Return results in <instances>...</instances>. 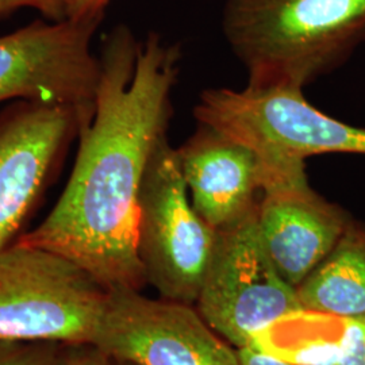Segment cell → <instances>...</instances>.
Here are the masks:
<instances>
[{
    "instance_id": "cell-1",
    "label": "cell",
    "mask_w": 365,
    "mask_h": 365,
    "mask_svg": "<svg viewBox=\"0 0 365 365\" xmlns=\"http://www.w3.org/2000/svg\"><path fill=\"white\" fill-rule=\"evenodd\" d=\"M180 58V48L157 33L138 39L117 25L106 36L93 111L80 122L66 188L18 242L73 261L107 291L146 286L138 200L152 156L168 138Z\"/></svg>"
},
{
    "instance_id": "cell-2",
    "label": "cell",
    "mask_w": 365,
    "mask_h": 365,
    "mask_svg": "<svg viewBox=\"0 0 365 365\" xmlns=\"http://www.w3.org/2000/svg\"><path fill=\"white\" fill-rule=\"evenodd\" d=\"M222 31L255 88L303 90L365 42V0H225Z\"/></svg>"
},
{
    "instance_id": "cell-3",
    "label": "cell",
    "mask_w": 365,
    "mask_h": 365,
    "mask_svg": "<svg viewBox=\"0 0 365 365\" xmlns=\"http://www.w3.org/2000/svg\"><path fill=\"white\" fill-rule=\"evenodd\" d=\"M107 300L64 256L18 241L0 250V341L93 342Z\"/></svg>"
},
{
    "instance_id": "cell-4",
    "label": "cell",
    "mask_w": 365,
    "mask_h": 365,
    "mask_svg": "<svg viewBox=\"0 0 365 365\" xmlns=\"http://www.w3.org/2000/svg\"><path fill=\"white\" fill-rule=\"evenodd\" d=\"M194 115L248 145L265 163H306L325 153L365 156V128L329 117L299 88H210L200 93Z\"/></svg>"
},
{
    "instance_id": "cell-5",
    "label": "cell",
    "mask_w": 365,
    "mask_h": 365,
    "mask_svg": "<svg viewBox=\"0 0 365 365\" xmlns=\"http://www.w3.org/2000/svg\"><path fill=\"white\" fill-rule=\"evenodd\" d=\"M137 252L146 284L160 298L195 304L218 245L220 232L194 209L178 149L157 146L140 191Z\"/></svg>"
},
{
    "instance_id": "cell-6",
    "label": "cell",
    "mask_w": 365,
    "mask_h": 365,
    "mask_svg": "<svg viewBox=\"0 0 365 365\" xmlns=\"http://www.w3.org/2000/svg\"><path fill=\"white\" fill-rule=\"evenodd\" d=\"M257 207L248 217L218 230V245L195 302L197 313L237 349L289 315L303 312L297 288L274 268L262 247Z\"/></svg>"
},
{
    "instance_id": "cell-7",
    "label": "cell",
    "mask_w": 365,
    "mask_h": 365,
    "mask_svg": "<svg viewBox=\"0 0 365 365\" xmlns=\"http://www.w3.org/2000/svg\"><path fill=\"white\" fill-rule=\"evenodd\" d=\"M93 106L21 101L0 111V250L25 233Z\"/></svg>"
},
{
    "instance_id": "cell-8",
    "label": "cell",
    "mask_w": 365,
    "mask_h": 365,
    "mask_svg": "<svg viewBox=\"0 0 365 365\" xmlns=\"http://www.w3.org/2000/svg\"><path fill=\"white\" fill-rule=\"evenodd\" d=\"M102 21H34L0 36V103L91 107L101 78L92 39Z\"/></svg>"
},
{
    "instance_id": "cell-9",
    "label": "cell",
    "mask_w": 365,
    "mask_h": 365,
    "mask_svg": "<svg viewBox=\"0 0 365 365\" xmlns=\"http://www.w3.org/2000/svg\"><path fill=\"white\" fill-rule=\"evenodd\" d=\"M93 344L140 365H242L238 349L192 304L152 299L133 289L108 291Z\"/></svg>"
},
{
    "instance_id": "cell-10",
    "label": "cell",
    "mask_w": 365,
    "mask_h": 365,
    "mask_svg": "<svg viewBox=\"0 0 365 365\" xmlns=\"http://www.w3.org/2000/svg\"><path fill=\"white\" fill-rule=\"evenodd\" d=\"M256 220L262 247L294 288L327 259L352 221L314 191L303 163L265 165Z\"/></svg>"
},
{
    "instance_id": "cell-11",
    "label": "cell",
    "mask_w": 365,
    "mask_h": 365,
    "mask_svg": "<svg viewBox=\"0 0 365 365\" xmlns=\"http://www.w3.org/2000/svg\"><path fill=\"white\" fill-rule=\"evenodd\" d=\"M176 149L191 203L214 229H226L256 210L265 173L250 146L199 123Z\"/></svg>"
},
{
    "instance_id": "cell-12",
    "label": "cell",
    "mask_w": 365,
    "mask_h": 365,
    "mask_svg": "<svg viewBox=\"0 0 365 365\" xmlns=\"http://www.w3.org/2000/svg\"><path fill=\"white\" fill-rule=\"evenodd\" d=\"M297 291L306 312L341 319L365 317V223L352 220Z\"/></svg>"
},
{
    "instance_id": "cell-13",
    "label": "cell",
    "mask_w": 365,
    "mask_h": 365,
    "mask_svg": "<svg viewBox=\"0 0 365 365\" xmlns=\"http://www.w3.org/2000/svg\"><path fill=\"white\" fill-rule=\"evenodd\" d=\"M58 346L49 341H0V365H53Z\"/></svg>"
},
{
    "instance_id": "cell-14",
    "label": "cell",
    "mask_w": 365,
    "mask_h": 365,
    "mask_svg": "<svg viewBox=\"0 0 365 365\" xmlns=\"http://www.w3.org/2000/svg\"><path fill=\"white\" fill-rule=\"evenodd\" d=\"M333 365H365V317L342 319Z\"/></svg>"
},
{
    "instance_id": "cell-15",
    "label": "cell",
    "mask_w": 365,
    "mask_h": 365,
    "mask_svg": "<svg viewBox=\"0 0 365 365\" xmlns=\"http://www.w3.org/2000/svg\"><path fill=\"white\" fill-rule=\"evenodd\" d=\"M53 365H111V357L93 342L60 344Z\"/></svg>"
},
{
    "instance_id": "cell-16",
    "label": "cell",
    "mask_w": 365,
    "mask_h": 365,
    "mask_svg": "<svg viewBox=\"0 0 365 365\" xmlns=\"http://www.w3.org/2000/svg\"><path fill=\"white\" fill-rule=\"evenodd\" d=\"M113 0H57L60 19L73 22L103 21L106 9Z\"/></svg>"
},
{
    "instance_id": "cell-17",
    "label": "cell",
    "mask_w": 365,
    "mask_h": 365,
    "mask_svg": "<svg viewBox=\"0 0 365 365\" xmlns=\"http://www.w3.org/2000/svg\"><path fill=\"white\" fill-rule=\"evenodd\" d=\"M22 9H34L48 21H61L57 0H0V19Z\"/></svg>"
},
{
    "instance_id": "cell-18",
    "label": "cell",
    "mask_w": 365,
    "mask_h": 365,
    "mask_svg": "<svg viewBox=\"0 0 365 365\" xmlns=\"http://www.w3.org/2000/svg\"><path fill=\"white\" fill-rule=\"evenodd\" d=\"M242 365H298L289 363L287 360L279 359L271 353L265 352L256 346H247L238 349Z\"/></svg>"
},
{
    "instance_id": "cell-19",
    "label": "cell",
    "mask_w": 365,
    "mask_h": 365,
    "mask_svg": "<svg viewBox=\"0 0 365 365\" xmlns=\"http://www.w3.org/2000/svg\"><path fill=\"white\" fill-rule=\"evenodd\" d=\"M111 357V356H110ZM111 365H140L137 364V363H133V361H129V360H122V359H114V357H111Z\"/></svg>"
}]
</instances>
